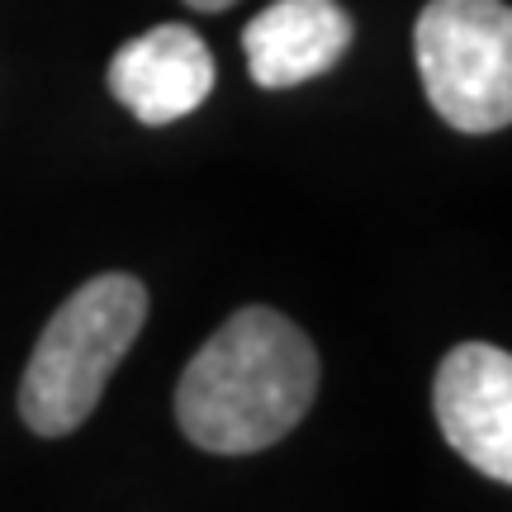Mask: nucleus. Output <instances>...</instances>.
<instances>
[{"mask_svg": "<svg viewBox=\"0 0 512 512\" xmlns=\"http://www.w3.org/2000/svg\"><path fill=\"white\" fill-rule=\"evenodd\" d=\"M318 394V351L280 309L233 313L185 366L176 422L190 446L214 456H252L304 422Z\"/></svg>", "mask_w": 512, "mask_h": 512, "instance_id": "f257e3e1", "label": "nucleus"}, {"mask_svg": "<svg viewBox=\"0 0 512 512\" xmlns=\"http://www.w3.org/2000/svg\"><path fill=\"white\" fill-rule=\"evenodd\" d=\"M219 81L214 53L195 29L157 24L110 57V91L138 124L162 128L195 114Z\"/></svg>", "mask_w": 512, "mask_h": 512, "instance_id": "39448f33", "label": "nucleus"}, {"mask_svg": "<svg viewBox=\"0 0 512 512\" xmlns=\"http://www.w3.org/2000/svg\"><path fill=\"white\" fill-rule=\"evenodd\" d=\"M147 323V290L138 275L110 271L86 280L43 328L24 384L19 418L38 437H67L95 413L114 366Z\"/></svg>", "mask_w": 512, "mask_h": 512, "instance_id": "f03ea898", "label": "nucleus"}, {"mask_svg": "<svg viewBox=\"0 0 512 512\" xmlns=\"http://www.w3.org/2000/svg\"><path fill=\"white\" fill-rule=\"evenodd\" d=\"M432 413L446 446L479 475L512 479V356L489 342H460L441 356Z\"/></svg>", "mask_w": 512, "mask_h": 512, "instance_id": "20e7f679", "label": "nucleus"}, {"mask_svg": "<svg viewBox=\"0 0 512 512\" xmlns=\"http://www.w3.org/2000/svg\"><path fill=\"white\" fill-rule=\"evenodd\" d=\"M413 57L432 110L456 133L512 124V10L503 0H427Z\"/></svg>", "mask_w": 512, "mask_h": 512, "instance_id": "7ed1b4c3", "label": "nucleus"}, {"mask_svg": "<svg viewBox=\"0 0 512 512\" xmlns=\"http://www.w3.org/2000/svg\"><path fill=\"white\" fill-rule=\"evenodd\" d=\"M190 10H204V15H219V10H228V5H238V0H185Z\"/></svg>", "mask_w": 512, "mask_h": 512, "instance_id": "0eeeda50", "label": "nucleus"}, {"mask_svg": "<svg viewBox=\"0 0 512 512\" xmlns=\"http://www.w3.org/2000/svg\"><path fill=\"white\" fill-rule=\"evenodd\" d=\"M351 15L337 0H275L242 29L247 72L266 91H290L342 62Z\"/></svg>", "mask_w": 512, "mask_h": 512, "instance_id": "423d86ee", "label": "nucleus"}]
</instances>
